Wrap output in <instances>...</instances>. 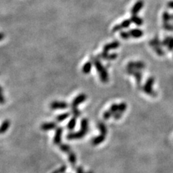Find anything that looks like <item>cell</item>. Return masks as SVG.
<instances>
[{
  "mask_svg": "<svg viewBox=\"0 0 173 173\" xmlns=\"http://www.w3.org/2000/svg\"><path fill=\"white\" fill-rule=\"evenodd\" d=\"M127 108V105L125 103H121L120 105H118V111L121 113H123L125 111Z\"/></svg>",
  "mask_w": 173,
  "mask_h": 173,
  "instance_id": "obj_28",
  "label": "cell"
},
{
  "mask_svg": "<svg viewBox=\"0 0 173 173\" xmlns=\"http://www.w3.org/2000/svg\"><path fill=\"white\" fill-rule=\"evenodd\" d=\"M120 36L121 38H122L123 39H125V40H126V39H129L130 38H131V36H130L129 33L125 32V31H123V32H121L120 33Z\"/></svg>",
  "mask_w": 173,
  "mask_h": 173,
  "instance_id": "obj_31",
  "label": "cell"
},
{
  "mask_svg": "<svg viewBox=\"0 0 173 173\" xmlns=\"http://www.w3.org/2000/svg\"><path fill=\"white\" fill-rule=\"evenodd\" d=\"M87 133L80 130L79 131L74 132V133H69L67 136V138L68 140H75V139H81L82 138L84 137Z\"/></svg>",
  "mask_w": 173,
  "mask_h": 173,
  "instance_id": "obj_7",
  "label": "cell"
},
{
  "mask_svg": "<svg viewBox=\"0 0 173 173\" xmlns=\"http://www.w3.org/2000/svg\"><path fill=\"white\" fill-rule=\"evenodd\" d=\"M109 110L113 113V115H114L115 113H117L118 111V104H116V103L113 104V105H111V108H110Z\"/></svg>",
  "mask_w": 173,
  "mask_h": 173,
  "instance_id": "obj_29",
  "label": "cell"
},
{
  "mask_svg": "<svg viewBox=\"0 0 173 173\" xmlns=\"http://www.w3.org/2000/svg\"><path fill=\"white\" fill-rule=\"evenodd\" d=\"M91 61L95 66L97 72L100 74V80L103 83H107L109 80V77H108V73L107 72L106 69L103 67L102 63L99 60L98 58H96L95 56H91Z\"/></svg>",
  "mask_w": 173,
  "mask_h": 173,
  "instance_id": "obj_1",
  "label": "cell"
},
{
  "mask_svg": "<svg viewBox=\"0 0 173 173\" xmlns=\"http://www.w3.org/2000/svg\"><path fill=\"white\" fill-rule=\"evenodd\" d=\"M69 107V105L66 102L61 101H54L51 103L50 108L51 110H58V109H67Z\"/></svg>",
  "mask_w": 173,
  "mask_h": 173,
  "instance_id": "obj_6",
  "label": "cell"
},
{
  "mask_svg": "<svg viewBox=\"0 0 173 173\" xmlns=\"http://www.w3.org/2000/svg\"><path fill=\"white\" fill-rule=\"evenodd\" d=\"M69 116H70V113H62V114H60V115H59L58 116H56V122H59V123L62 122V121H64L67 118H68L69 117Z\"/></svg>",
  "mask_w": 173,
  "mask_h": 173,
  "instance_id": "obj_20",
  "label": "cell"
},
{
  "mask_svg": "<svg viewBox=\"0 0 173 173\" xmlns=\"http://www.w3.org/2000/svg\"><path fill=\"white\" fill-rule=\"evenodd\" d=\"M162 19L164 23H169L170 21V14L168 13L167 12H164L163 13Z\"/></svg>",
  "mask_w": 173,
  "mask_h": 173,
  "instance_id": "obj_26",
  "label": "cell"
},
{
  "mask_svg": "<svg viewBox=\"0 0 173 173\" xmlns=\"http://www.w3.org/2000/svg\"><path fill=\"white\" fill-rule=\"evenodd\" d=\"M120 46V43L118 41H113L112 43L106 44L103 48V51L108 53V51L113 49H116Z\"/></svg>",
  "mask_w": 173,
  "mask_h": 173,
  "instance_id": "obj_11",
  "label": "cell"
},
{
  "mask_svg": "<svg viewBox=\"0 0 173 173\" xmlns=\"http://www.w3.org/2000/svg\"><path fill=\"white\" fill-rule=\"evenodd\" d=\"M118 55L116 53H111V54H108V53H106V52H102L100 54H99L98 59H104V60L107 61H111L114 60L117 58Z\"/></svg>",
  "mask_w": 173,
  "mask_h": 173,
  "instance_id": "obj_10",
  "label": "cell"
},
{
  "mask_svg": "<svg viewBox=\"0 0 173 173\" xmlns=\"http://www.w3.org/2000/svg\"><path fill=\"white\" fill-rule=\"evenodd\" d=\"M86 100V95H84V94H80V95H79L77 97H76L74 99V100L72 101V105H71V107H72V108H77L79 105L84 103Z\"/></svg>",
  "mask_w": 173,
  "mask_h": 173,
  "instance_id": "obj_4",
  "label": "cell"
},
{
  "mask_svg": "<svg viewBox=\"0 0 173 173\" xmlns=\"http://www.w3.org/2000/svg\"><path fill=\"white\" fill-rule=\"evenodd\" d=\"M173 21V14L172 15H170V21Z\"/></svg>",
  "mask_w": 173,
  "mask_h": 173,
  "instance_id": "obj_38",
  "label": "cell"
},
{
  "mask_svg": "<svg viewBox=\"0 0 173 173\" xmlns=\"http://www.w3.org/2000/svg\"><path fill=\"white\" fill-rule=\"evenodd\" d=\"M9 126H10V122L9 120H4L3 121L1 125H0V134H3L6 131H7Z\"/></svg>",
  "mask_w": 173,
  "mask_h": 173,
  "instance_id": "obj_14",
  "label": "cell"
},
{
  "mask_svg": "<svg viewBox=\"0 0 173 173\" xmlns=\"http://www.w3.org/2000/svg\"><path fill=\"white\" fill-rule=\"evenodd\" d=\"M60 149L62 152H66V153H70L71 152V149L67 144H61L60 145Z\"/></svg>",
  "mask_w": 173,
  "mask_h": 173,
  "instance_id": "obj_25",
  "label": "cell"
},
{
  "mask_svg": "<svg viewBox=\"0 0 173 173\" xmlns=\"http://www.w3.org/2000/svg\"><path fill=\"white\" fill-rule=\"evenodd\" d=\"M171 37L169 36V37H166L164 40L162 41V47H167L168 44H169V41H170Z\"/></svg>",
  "mask_w": 173,
  "mask_h": 173,
  "instance_id": "obj_33",
  "label": "cell"
},
{
  "mask_svg": "<svg viewBox=\"0 0 173 173\" xmlns=\"http://www.w3.org/2000/svg\"><path fill=\"white\" fill-rule=\"evenodd\" d=\"M155 83V79L153 77H149L146 82V84L142 86V90L147 95L152 96V97H156L157 96V92L154 91L152 89V86Z\"/></svg>",
  "mask_w": 173,
  "mask_h": 173,
  "instance_id": "obj_2",
  "label": "cell"
},
{
  "mask_svg": "<svg viewBox=\"0 0 173 173\" xmlns=\"http://www.w3.org/2000/svg\"><path fill=\"white\" fill-rule=\"evenodd\" d=\"M167 49L169 51H173V37H171L170 41H169V43L167 45Z\"/></svg>",
  "mask_w": 173,
  "mask_h": 173,
  "instance_id": "obj_34",
  "label": "cell"
},
{
  "mask_svg": "<svg viewBox=\"0 0 173 173\" xmlns=\"http://www.w3.org/2000/svg\"><path fill=\"white\" fill-rule=\"evenodd\" d=\"M56 128V123L55 122H50V123H43L40 126L43 130H53L55 129Z\"/></svg>",
  "mask_w": 173,
  "mask_h": 173,
  "instance_id": "obj_12",
  "label": "cell"
},
{
  "mask_svg": "<svg viewBox=\"0 0 173 173\" xmlns=\"http://www.w3.org/2000/svg\"><path fill=\"white\" fill-rule=\"evenodd\" d=\"M143 7H144V1L142 0H138V1H136L134 5H133V7H132L131 11H130L132 15H137L138 12L141 11V9L143 8Z\"/></svg>",
  "mask_w": 173,
  "mask_h": 173,
  "instance_id": "obj_8",
  "label": "cell"
},
{
  "mask_svg": "<svg viewBox=\"0 0 173 173\" xmlns=\"http://www.w3.org/2000/svg\"><path fill=\"white\" fill-rule=\"evenodd\" d=\"M127 73L130 75H133L136 80V84L138 88H141V79H142V73H141V70H136V69H128L126 70Z\"/></svg>",
  "mask_w": 173,
  "mask_h": 173,
  "instance_id": "obj_3",
  "label": "cell"
},
{
  "mask_svg": "<svg viewBox=\"0 0 173 173\" xmlns=\"http://www.w3.org/2000/svg\"><path fill=\"white\" fill-rule=\"evenodd\" d=\"M4 103H5V99H4V95H3L2 88L0 86V104L1 105H4Z\"/></svg>",
  "mask_w": 173,
  "mask_h": 173,
  "instance_id": "obj_32",
  "label": "cell"
},
{
  "mask_svg": "<svg viewBox=\"0 0 173 173\" xmlns=\"http://www.w3.org/2000/svg\"><path fill=\"white\" fill-rule=\"evenodd\" d=\"M113 113L111 112L110 110H108V111H105V112L104 113L103 118L105 119V120H108V119H109L110 118L113 117Z\"/></svg>",
  "mask_w": 173,
  "mask_h": 173,
  "instance_id": "obj_27",
  "label": "cell"
},
{
  "mask_svg": "<svg viewBox=\"0 0 173 173\" xmlns=\"http://www.w3.org/2000/svg\"><path fill=\"white\" fill-rule=\"evenodd\" d=\"M131 24V20H125L124 21H123L122 23H121L120 26L122 28V29H124V28H129V26Z\"/></svg>",
  "mask_w": 173,
  "mask_h": 173,
  "instance_id": "obj_23",
  "label": "cell"
},
{
  "mask_svg": "<svg viewBox=\"0 0 173 173\" xmlns=\"http://www.w3.org/2000/svg\"><path fill=\"white\" fill-rule=\"evenodd\" d=\"M122 116H123V113H121L119 112V111H118L117 113H116L114 115H113V117L116 120H119V119L122 117Z\"/></svg>",
  "mask_w": 173,
  "mask_h": 173,
  "instance_id": "obj_35",
  "label": "cell"
},
{
  "mask_svg": "<svg viewBox=\"0 0 173 173\" xmlns=\"http://www.w3.org/2000/svg\"><path fill=\"white\" fill-rule=\"evenodd\" d=\"M97 126H98V128L100 130L101 134L106 136L107 133H108V130H107V127L105 125V124L103 122H100L98 123V125H97Z\"/></svg>",
  "mask_w": 173,
  "mask_h": 173,
  "instance_id": "obj_21",
  "label": "cell"
},
{
  "mask_svg": "<svg viewBox=\"0 0 173 173\" xmlns=\"http://www.w3.org/2000/svg\"><path fill=\"white\" fill-rule=\"evenodd\" d=\"M62 133H63V128H61V127H59V128H56L54 138H53V143H54L56 145H60Z\"/></svg>",
  "mask_w": 173,
  "mask_h": 173,
  "instance_id": "obj_9",
  "label": "cell"
},
{
  "mask_svg": "<svg viewBox=\"0 0 173 173\" xmlns=\"http://www.w3.org/2000/svg\"><path fill=\"white\" fill-rule=\"evenodd\" d=\"M69 162H70L72 163V164H74L75 163H76V160H77L76 155H75L73 153V152H71L70 153H69Z\"/></svg>",
  "mask_w": 173,
  "mask_h": 173,
  "instance_id": "obj_24",
  "label": "cell"
},
{
  "mask_svg": "<svg viewBox=\"0 0 173 173\" xmlns=\"http://www.w3.org/2000/svg\"><path fill=\"white\" fill-rule=\"evenodd\" d=\"M92 61H87L85 64H84L82 67V72L85 74H87L89 72H91V69H92Z\"/></svg>",
  "mask_w": 173,
  "mask_h": 173,
  "instance_id": "obj_16",
  "label": "cell"
},
{
  "mask_svg": "<svg viewBox=\"0 0 173 173\" xmlns=\"http://www.w3.org/2000/svg\"><path fill=\"white\" fill-rule=\"evenodd\" d=\"M72 114H73L74 117H76V118L79 117L82 114V113L79 111V110L77 109V108H72Z\"/></svg>",
  "mask_w": 173,
  "mask_h": 173,
  "instance_id": "obj_30",
  "label": "cell"
},
{
  "mask_svg": "<svg viewBox=\"0 0 173 173\" xmlns=\"http://www.w3.org/2000/svg\"><path fill=\"white\" fill-rule=\"evenodd\" d=\"M77 124V118L73 117L72 118L70 119V121H69L68 124H67V129L69 130H72L74 128H75V125Z\"/></svg>",
  "mask_w": 173,
  "mask_h": 173,
  "instance_id": "obj_19",
  "label": "cell"
},
{
  "mask_svg": "<svg viewBox=\"0 0 173 173\" xmlns=\"http://www.w3.org/2000/svg\"><path fill=\"white\" fill-rule=\"evenodd\" d=\"M4 38V34L2 33H0V41L2 40Z\"/></svg>",
  "mask_w": 173,
  "mask_h": 173,
  "instance_id": "obj_37",
  "label": "cell"
},
{
  "mask_svg": "<svg viewBox=\"0 0 173 173\" xmlns=\"http://www.w3.org/2000/svg\"><path fill=\"white\" fill-rule=\"evenodd\" d=\"M129 34L130 35V36L133 38H138L142 37L143 35H144V33L140 29H133V30H130L128 31Z\"/></svg>",
  "mask_w": 173,
  "mask_h": 173,
  "instance_id": "obj_13",
  "label": "cell"
},
{
  "mask_svg": "<svg viewBox=\"0 0 173 173\" xmlns=\"http://www.w3.org/2000/svg\"><path fill=\"white\" fill-rule=\"evenodd\" d=\"M146 66L142 61H130L128 64L127 68L136 69V70H143L145 69Z\"/></svg>",
  "mask_w": 173,
  "mask_h": 173,
  "instance_id": "obj_5",
  "label": "cell"
},
{
  "mask_svg": "<svg viewBox=\"0 0 173 173\" xmlns=\"http://www.w3.org/2000/svg\"><path fill=\"white\" fill-rule=\"evenodd\" d=\"M105 135H103V134H100V136H96L92 139V143L93 145L95 146H97V145H99L100 144H101L102 142H103L105 140Z\"/></svg>",
  "mask_w": 173,
  "mask_h": 173,
  "instance_id": "obj_15",
  "label": "cell"
},
{
  "mask_svg": "<svg viewBox=\"0 0 173 173\" xmlns=\"http://www.w3.org/2000/svg\"><path fill=\"white\" fill-rule=\"evenodd\" d=\"M131 22H133L135 25L138 26H141L143 24V20L141 17H138L137 15H132L131 18H130Z\"/></svg>",
  "mask_w": 173,
  "mask_h": 173,
  "instance_id": "obj_18",
  "label": "cell"
},
{
  "mask_svg": "<svg viewBox=\"0 0 173 173\" xmlns=\"http://www.w3.org/2000/svg\"><path fill=\"white\" fill-rule=\"evenodd\" d=\"M154 49V51H155V53H157L158 56H164V55L165 54V52L164 50L162 48V47H160V46H155L152 48Z\"/></svg>",
  "mask_w": 173,
  "mask_h": 173,
  "instance_id": "obj_22",
  "label": "cell"
},
{
  "mask_svg": "<svg viewBox=\"0 0 173 173\" xmlns=\"http://www.w3.org/2000/svg\"><path fill=\"white\" fill-rule=\"evenodd\" d=\"M167 6H168V7H169V8L173 9V1H169V2H168Z\"/></svg>",
  "mask_w": 173,
  "mask_h": 173,
  "instance_id": "obj_36",
  "label": "cell"
},
{
  "mask_svg": "<svg viewBox=\"0 0 173 173\" xmlns=\"http://www.w3.org/2000/svg\"><path fill=\"white\" fill-rule=\"evenodd\" d=\"M88 129H89V123L86 118H83L81 121V130L87 133Z\"/></svg>",
  "mask_w": 173,
  "mask_h": 173,
  "instance_id": "obj_17",
  "label": "cell"
}]
</instances>
